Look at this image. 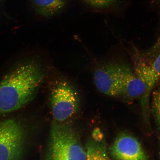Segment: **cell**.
<instances>
[{"label":"cell","mask_w":160,"mask_h":160,"mask_svg":"<svg viewBox=\"0 0 160 160\" xmlns=\"http://www.w3.org/2000/svg\"><path fill=\"white\" fill-rule=\"evenodd\" d=\"M44 78L42 67L35 60L15 66L0 82V114L17 111L31 102Z\"/></svg>","instance_id":"1"},{"label":"cell","mask_w":160,"mask_h":160,"mask_svg":"<svg viewBox=\"0 0 160 160\" xmlns=\"http://www.w3.org/2000/svg\"><path fill=\"white\" fill-rule=\"evenodd\" d=\"M95 87L109 97L120 98L130 102L139 99L147 91L145 83L124 62L109 61L98 66L94 71Z\"/></svg>","instance_id":"2"},{"label":"cell","mask_w":160,"mask_h":160,"mask_svg":"<svg viewBox=\"0 0 160 160\" xmlns=\"http://www.w3.org/2000/svg\"><path fill=\"white\" fill-rule=\"evenodd\" d=\"M86 151L77 131L67 125L52 124L45 160H86Z\"/></svg>","instance_id":"3"},{"label":"cell","mask_w":160,"mask_h":160,"mask_svg":"<svg viewBox=\"0 0 160 160\" xmlns=\"http://www.w3.org/2000/svg\"><path fill=\"white\" fill-rule=\"evenodd\" d=\"M26 131L21 122L15 119L0 121V160H20L23 154Z\"/></svg>","instance_id":"4"},{"label":"cell","mask_w":160,"mask_h":160,"mask_svg":"<svg viewBox=\"0 0 160 160\" xmlns=\"http://www.w3.org/2000/svg\"><path fill=\"white\" fill-rule=\"evenodd\" d=\"M50 104L54 119L57 122H62L77 113L79 100L73 86L65 80H60L52 88Z\"/></svg>","instance_id":"5"},{"label":"cell","mask_w":160,"mask_h":160,"mask_svg":"<svg viewBox=\"0 0 160 160\" xmlns=\"http://www.w3.org/2000/svg\"><path fill=\"white\" fill-rule=\"evenodd\" d=\"M108 151L115 160H150L139 140L128 133L119 134Z\"/></svg>","instance_id":"6"},{"label":"cell","mask_w":160,"mask_h":160,"mask_svg":"<svg viewBox=\"0 0 160 160\" xmlns=\"http://www.w3.org/2000/svg\"><path fill=\"white\" fill-rule=\"evenodd\" d=\"M86 160H111L104 135L96 128L86 143Z\"/></svg>","instance_id":"7"},{"label":"cell","mask_w":160,"mask_h":160,"mask_svg":"<svg viewBox=\"0 0 160 160\" xmlns=\"http://www.w3.org/2000/svg\"><path fill=\"white\" fill-rule=\"evenodd\" d=\"M37 15L50 18L60 14L67 7L68 0H28Z\"/></svg>","instance_id":"8"},{"label":"cell","mask_w":160,"mask_h":160,"mask_svg":"<svg viewBox=\"0 0 160 160\" xmlns=\"http://www.w3.org/2000/svg\"><path fill=\"white\" fill-rule=\"evenodd\" d=\"M94 9L112 13L118 12L124 4V0H81Z\"/></svg>","instance_id":"9"},{"label":"cell","mask_w":160,"mask_h":160,"mask_svg":"<svg viewBox=\"0 0 160 160\" xmlns=\"http://www.w3.org/2000/svg\"><path fill=\"white\" fill-rule=\"evenodd\" d=\"M152 93L151 112L154 119L160 144V84L156 86Z\"/></svg>","instance_id":"10"},{"label":"cell","mask_w":160,"mask_h":160,"mask_svg":"<svg viewBox=\"0 0 160 160\" xmlns=\"http://www.w3.org/2000/svg\"><path fill=\"white\" fill-rule=\"evenodd\" d=\"M147 60L151 66L154 77L158 83L160 80V47L150 59Z\"/></svg>","instance_id":"11"},{"label":"cell","mask_w":160,"mask_h":160,"mask_svg":"<svg viewBox=\"0 0 160 160\" xmlns=\"http://www.w3.org/2000/svg\"><path fill=\"white\" fill-rule=\"evenodd\" d=\"M5 1L6 0H0V14H1L2 15H6L4 8Z\"/></svg>","instance_id":"12"}]
</instances>
